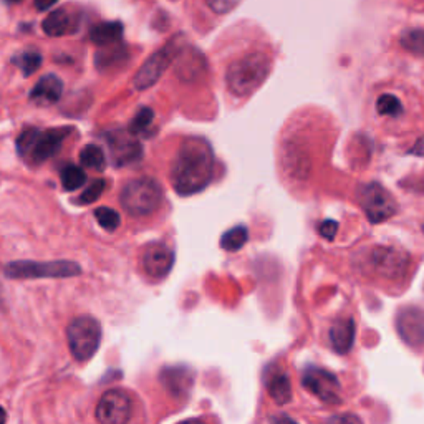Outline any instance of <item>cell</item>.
Returning <instances> with one entry per match:
<instances>
[{
  "mask_svg": "<svg viewBox=\"0 0 424 424\" xmlns=\"http://www.w3.org/2000/svg\"><path fill=\"white\" fill-rule=\"evenodd\" d=\"M67 342L73 358L77 361H88L98 351L101 343V325L96 318H73L67 327Z\"/></svg>",
  "mask_w": 424,
  "mask_h": 424,
  "instance_id": "6",
  "label": "cell"
},
{
  "mask_svg": "<svg viewBox=\"0 0 424 424\" xmlns=\"http://www.w3.org/2000/svg\"><path fill=\"white\" fill-rule=\"evenodd\" d=\"M60 181H62L65 191H77L87 182V173L80 166H77V164H67V166H63L62 171H60Z\"/></svg>",
  "mask_w": 424,
  "mask_h": 424,
  "instance_id": "25",
  "label": "cell"
},
{
  "mask_svg": "<svg viewBox=\"0 0 424 424\" xmlns=\"http://www.w3.org/2000/svg\"><path fill=\"white\" fill-rule=\"evenodd\" d=\"M72 131L73 128H67V126L50 130L27 128L18 135L17 151L20 158H23V161L42 164L58 154L63 141L68 138Z\"/></svg>",
  "mask_w": 424,
  "mask_h": 424,
  "instance_id": "4",
  "label": "cell"
},
{
  "mask_svg": "<svg viewBox=\"0 0 424 424\" xmlns=\"http://www.w3.org/2000/svg\"><path fill=\"white\" fill-rule=\"evenodd\" d=\"M242 0H185V12L194 18V22H219L239 7Z\"/></svg>",
  "mask_w": 424,
  "mask_h": 424,
  "instance_id": "14",
  "label": "cell"
},
{
  "mask_svg": "<svg viewBox=\"0 0 424 424\" xmlns=\"http://www.w3.org/2000/svg\"><path fill=\"white\" fill-rule=\"evenodd\" d=\"M72 27H73L72 17L68 15L67 11H62V8L51 12L50 15L45 18L44 23H42V28H44V32L49 37L67 35L68 32L72 30Z\"/></svg>",
  "mask_w": 424,
  "mask_h": 424,
  "instance_id": "21",
  "label": "cell"
},
{
  "mask_svg": "<svg viewBox=\"0 0 424 424\" xmlns=\"http://www.w3.org/2000/svg\"><path fill=\"white\" fill-rule=\"evenodd\" d=\"M141 266L151 279H164L174 266V252L163 242H151L141 256Z\"/></svg>",
  "mask_w": 424,
  "mask_h": 424,
  "instance_id": "16",
  "label": "cell"
},
{
  "mask_svg": "<svg viewBox=\"0 0 424 424\" xmlns=\"http://www.w3.org/2000/svg\"><path fill=\"white\" fill-rule=\"evenodd\" d=\"M123 34V25L120 22H106L100 23L92 30V42L96 45H110L121 39Z\"/></svg>",
  "mask_w": 424,
  "mask_h": 424,
  "instance_id": "22",
  "label": "cell"
},
{
  "mask_svg": "<svg viewBox=\"0 0 424 424\" xmlns=\"http://www.w3.org/2000/svg\"><path fill=\"white\" fill-rule=\"evenodd\" d=\"M131 418V398L121 389H110L96 406V419L103 424H123Z\"/></svg>",
  "mask_w": 424,
  "mask_h": 424,
  "instance_id": "13",
  "label": "cell"
},
{
  "mask_svg": "<svg viewBox=\"0 0 424 424\" xmlns=\"http://www.w3.org/2000/svg\"><path fill=\"white\" fill-rule=\"evenodd\" d=\"M80 163L87 169H93V171L100 173L106 166L105 151L96 144H87L80 151Z\"/></svg>",
  "mask_w": 424,
  "mask_h": 424,
  "instance_id": "23",
  "label": "cell"
},
{
  "mask_svg": "<svg viewBox=\"0 0 424 424\" xmlns=\"http://www.w3.org/2000/svg\"><path fill=\"white\" fill-rule=\"evenodd\" d=\"M267 391L279 406H284V404L292 401V385L289 376L284 371L279 370L274 375H270V378L267 380Z\"/></svg>",
  "mask_w": 424,
  "mask_h": 424,
  "instance_id": "20",
  "label": "cell"
},
{
  "mask_svg": "<svg viewBox=\"0 0 424 424\" xmlns=\"http://www.w3.org/2000/svg\"><path fill=\"white\" fill-rule=\"evenodd\" d=\"M63 82L56 75H45L42 77L30 92V101L39 106L55 105L62 98Z\"/></svg>",
  "mask_w": 424,
  "mask_h": 424,
  "instance_id": "18",
  "label": "cell"
},
{
  "mask_svg": "<svg viewBox=\"0 0 424 424\" xmlns=\"http://www.w3.org/2000/svg\"><path fill=\"white\" fill-rule=\"evenodd\" d=\"M153 120H154V111L148 106H143V108H139L138 113L135 115L128 130L133 135H143L149 130V126L153 125Z\"/></svg>",
  "mask_w": 424,
  "mask_h": 424,
  "instance_id": "27",
  "label": "cell"
},
{
  "mask_svg": "<svg viewBox=\"0 0 424 424\" xmlns=\"http://www.w3.org/2000/svg\"><path fill=\"white\" fill-rule=\"evenodd\" d=\"M214 177V153L209 141L191 136L179 146L171 168V182L179 196L204 191Z\"/></svg>",
  "mask_w": 424,
  "mask_h": 424,
  "instance_id": "1",
  "label": "cell"
},
{
  "mask_svg": "<svg viewBox=\"0 0 424 424\" xmlns=\"http://www.w3.org/2000/svg\"><path fill=\"white\" fill-rule=\"evenodd\" d=\"M106 189V181L105 179H95V181L89 185L87 189H85L82 194H80L78 197V204L82 206H88V204H93V202L100 199V196L105 192Z\"/></svg>",
  "mask_w": 424,
  "mask_h": 424,
  "instance_id": "29",
  "label": "cell"
},
{
  "mask_svg": "<svg viewBox=\"0 0 424 424\" xmlns=\"http://www.w3.org/2000/svg\"><path fill=\"white\" fill-rule=\"evenodd\" d=\"M358 202L370 223L378 224L397 214L398 204L393 194L378 182H368L358 189Z\"/></svg>",
  "mask_w": 424,
  "mask_h": 424,
  "instance_id": "9",
  "label": "cell"
},
{
  "mask_svg": "<svg viewBox=\"0 0 424 424\" xmlns=\"http://www.w3.org/2000/svg\"><path fill=\"white\" fill-rule=\"evenodd\" d=\"M401 44L406 50L416 55H424V30H411L401 37Z\"/></svg>",
  "mask_w": 424,
  "mask_h": 424,
  "instance_id": "30",
  "label": "cell"
},
{
  "mask_svg": "<svg viewBox=\"0 0 424 424\" xmlns=\"http://www.w3.org/2000/svg\"><path fill=\"white\" fill-rule=\"evenodd\" d=\"M4 274L8 279H67L82 274V267L77 262H32L15 261L4 267Z\"/></svg>",
  "mask_w": 424,
  "mask_h": 424,
  "instance_id": "7",
  "label": "cell"
},
{
  "mask_svg": "<svg viewBox=\"0 0 424 424\" xmlns=\"http://www.w3.org/2000/svg\"><path fill=\"white\" fill-rule=\"evenodd\" d=\"M177 51L179 49L176 42H169V44L164 45L161 50H158L153 56H149L148 62L139 68L138 73H136V77L133 80L135 88L146 89L153 87V85L163 77V73L166 72Z\"/></svg>",
  "mask_w": 424,
  "mask_h": 424,
  "instance_id": "12",
  "label": "cell"
},
{
  "mask_svg": "<svg viewBox=\"0 0 424 424\" xmlns=\"http://www.w3.org/2000/svg\"><path fill=\"white\" fill-rule=\"evenodd\" d=\"M105 138L110 144L111 158L115 166H126L138 161L143 156V148L139 141L136 139V135L131 131H118V133H108Z\"/></svg>",
  "mask_w": 424,
  "mask_h": 424,
  "instance_id": "15",
  "label": "cell"
},
{
  "mask_svg": "<svg viewBox=\"0 0 424 424\" xmlns=\"http://www.w3.org/2000/svg\"><path fill=\"white\" fill-rule=\"evenodd\" d=\"M56 2H58V0H35V7L39 8V11H46V8L55 6Z\"/></svg>",
  "mask_w": 424,
  "mask_h": 424,
  "instance_id": "32",
  "label": "cell"
},
{
  "mask_svg": "<svg viewBox=\"0 0 424 424\" xmlns=\"http://www.w3.org/2000/svg\"><path fill=\"white\" fill-rule=\"evenodd\" d=\"M397 330L401 340L414 351H424V308L403 307L397 313Z\"/></svg>",
  "mask_w": 424,
  "mask_h": 424,
  "instance_id": "11",
  "label": "cell"
},
{
  "mask_svg": "<svg viewBox=\"0 0 424 424\" xmlns=\"http://www.w3.org/2000/svg\"><path fill=\"white\" fill-rule=\"evenodd\" d=\"M93 214H95V219L98 220V224H100L105 230H108V232H113V230L120 227V223H121L120 214H118L115 209H111V207H98Z\"/></svg>",
  "mask_w": 424,
  "mask_h": 424,
  "instance_id": "28",
  "label": "cell"
},
{
  "mask_svg": "<svg viewBox=\"0 0 424 424\" xmlns=\"http://www.w3.org/2000/svg\"><path fill=\"white\" fill-rule=\"evenodd\" d=\"M360 266L373 279L401 284L408 277L411 258L404 251L393 246H373L363 254Z\"/></svg>",
  "mask_w": 424,
  "mask_h": 424,
  "instance_id": "3",
  "label": "cell"
},
{
  "mask_svg": "<svg viewBox=\"0 0 424 424\" xmlns=\"http://www.w3.org/2000/svg\"><path fill=\"white\" fill-rule=\"evenodd\" d=\"M318 232H320V235H322V237H325L327 240H333V239H335L337 232H338V223H337V220H332V219L323 220V223L318 225Z\"/></svg>",
  "mask_w": 424,
  "mask_h": 424,
  "instance_id": "31",
  "label": "cell"
},
{
  "mask_svg": "<svg viewBox=\"0 0 424 424\" xmlns=\"http://www.w3.org/2000/svg\"><path fill=\"white\" fill-rule=\"evenodd\" d=\"M249 240V229L246 225H235L229 229L227 232L223 234L220 237V247L227 252H237L247 244Z\"/></svg>",
  "mask_w": 424,
  "mask_h": 424,
  "instance_id": "24",
  "label": "cell"
},
{
  "mask_svg": "<svg viewBox=\"0 0 424 424\" xmlns=\"http://www.w3.org/2000/svg\"><path fill=\"white\" fill-rule=\"evenodd\" d=\"M330 343L340 355H347L355 343V322L353 318H338L330 328Z\"/></svg>",
  "mask_w": 424,
  "mask_h": 424,
  "instance_id": "19",
  "label": "cell"
},
{
  "mask_svg": "<svg viewBox=\"0 0 424 424\" xmlns=\"http://www.w3.org/2000/svg\"><path fill=\"white\" fill-rule=\"evenodd\" d=\"M301 386L325 404L342 403L340 381L332 371L315 365H307L301 373Z\"/></svg>",
  "mask_w": 424,
  "mask_h": 424,
  "instance_id": "10",
  "label": "cell"
},
{
  "mask_svg": "<svg viewBox=\"0 0 424 424\" xmlns=\"http://www.w3.org/2000/svg\"><path fill=\"white\" fill-rule=\"evenodd\" d=\"M12 62L22 70V73L25 75V77H30V75H34L37 70L40 68L42 55L35 50H25V51H22L18 56H15Z\"/></svg>",
  "mask_w": 424,
  "mask_h": 424,
  "instance_id": "26",
  "label": "cell"
},
{
  "mask_svg": "<svg viewBox=\"0 0 424 424\" xmlns=\"http://www.w3.org/2000/svg\"><path fill=\"white\" fill-rule=\"evenodd\" d=\"M274 56L267 45H252L232 58L225 68L224 80L229 93L235 98H247L256 93L268 78Z\"/></svg>",
  "mask_w": 424,
  "mask_h": 424,
  "instance_id": "2",
  "label": "cell"
},
{
  "mask_svg": "<svg viewBox=\"0 0 424 424\" xmlns=\"http://www.w3.org/2000/svg\"><path fill=\"white\" fill-rule=\"evenodd\" d=\"M375 111L380 118H385L389 123L403 125L406 123L409 118L418 121L419 118V105L418 98L414 93L411 96H406L401 92H394V89H388V92L380 93L376 96L375 101Z\"/></svg>",
  "mask_w": 424,
  "mask_h": 424,
  "instance_id": "8",
  "label": "cell"
},
{
  "mask_svg": "<svg viewBox=\"0 0 424 424\" xmlns=\"http://www.w3.org/2000/svg\"><path fill=\"white\" fill-rule=\"evenodd\" d=\"M161 381L169 393L176 398H185L189 394L194 383V373L186 366H169L161 373Z\"/></svg>",
  "mask_w": 424,
  "mask_h": 424,
  "instance_id": "17",
  "label": "cell"
},
{
  "mask_svg": "<svg viewBox=\"0 0 424 424\" xmlns=\"http://www.w3.org/2000/svg\"><path fill=\"white\" fill-rule=\"evenodd\" d=\"M8 2H18V0H8Z\"/></svg>",
  "mask_w": 424,
  "mask_h": 424,
  "instance_id": "33",
  "label": "cell"
},
{
  "mask_svg": "<svg viewBox=\"0 0 424 424\" xmlns=\"http://www.w3.org/2000/svg\"><path fill=\"white\" fill-rule=\"evenodd\" d=\"M164 191L156 179L136 177L126 182L121 189L120 201L123 209L136 218L156 212L163 204Z\"/></svg>",
  "mask_w": 424,
  "mask_h": 424,
  "instance_id": "5",
  "label": "cell"
}]
</instances>
